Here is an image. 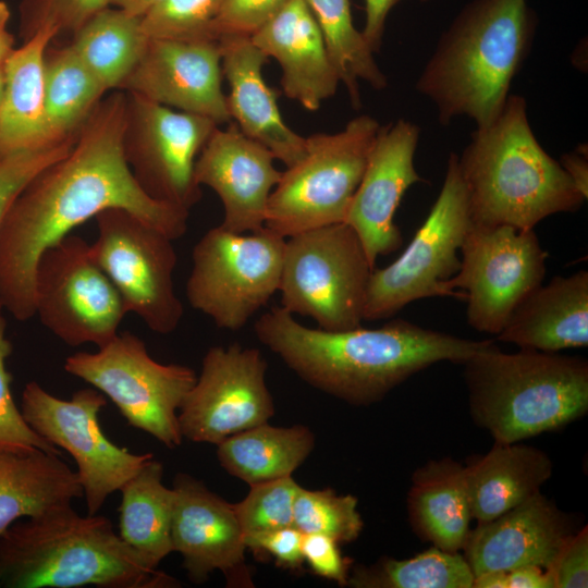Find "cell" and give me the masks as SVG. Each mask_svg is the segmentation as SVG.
Returning a JSON list of instances; mask_svg holds the SVG:
<instances>
[{
  "label": "cell",
  "instance_id": "cell-13",
  "mask_svg": "<svg viewBox=\"0 0 588 588\" xmlns=\"http://www.w3.org/2000/svg\"><path fill=\"white\" fill-rule=\"evenodd\" d=\"M34 305L41 323L70 346L91 343L102 347L118 335L127 314L90 244L71 234L41 255Z\"/></svg>",
  "mask_w": 588,
  "mask_h": 588
},
{
  "label": "cell",
  "instance_id": "cell-41",
  "mask_svg": "<svg viewBox=\"0 0 588 588\" xmlns=\"http://www.w3.org/2000/svg\"><path fill=\"white\" fill-rule=\"evenodd\" d=\"M76 137L0 158V225L13 200L25 185L46 167L65 156L75 144Z\"/></svg>",
  "mask_w": 588,
  "mask_h": 588
},
{
  "label": "cell",
  "instance_id": "cell-48",
  "mask_svg": "<svg viewBox=\"0 0 588 588\" xmlns=\"http://www.w3.org/2000/svg\"><path fill=\"white\" fill-rule=\"evenodd\" d=\"M576 188L587 199L588 196V162L584 150L565 154L560 161Z\"/></svg>",
  "mask_w": 588,
  "mask_h": 588
},
{
  "label": "cell",
  "instance_id": "cell-39",
  "mask_svg": "<svg viewBox=\"0 0 588 588\" xmlns=\"http://www.w3.org/2000/svg\"><path fill=\"white\" fill-rule=\"evenodd\" d=\"M12 350V344L7 336V320L0 308V449L41 450L61 455L60 449L40 437L26 422L14 402L11 391L12 375L7 368Z\"/></svg>",
  "mask_w": 588,
  "mask_h": 588
},
{
  "label": "cell",
  "instance_id": "cell-35",
  "mask_svg": "<svg viewBox=\"0 0 588 588\" xmlns=\"http://www.w3.org/2000/svg\"><path fill=\"white\" fill-rule=\"evenodd\" d=\"M474 574L464 555L432 546L406 560L381 558L354 566L347 585L355 588H473Z\"/></svg>",
  "mask_w": 588,
  "mask_h": 588
},
{
  "label": "cell",
  "instance_id": "cell-52",
  "mask_svg": "<svg viewBox=\"0 0 588 588\" xmlns=\"http://www.w3.org/2000/svg\"><path fill=\"white\" fill-rule=\"evenodd\" d=\"M2 586H3V571H2L1 561H0V587Z\"/></svg>",
  "mask_w": 588,
  "mask_h": 588
},
{
  "label": "cell",
  "instance_id": "cell-30",
  "mask_svg": "<svg viewBox=\"0 0 588 588\" xmlns=\"http://www.w3.org/2000/svg\"><path fill=\"white\" fill-rule=\"evenodd\" d=\"M162 478L163 465L152 457L120 489L119 536L150 568L173 552L174 491Z\"/></svg>",
  "mask_w": 588,
  "mask_h": 588
},
{
  "label": "cell",
  "instance_id": "cell-18",
  "mask_svg": "<svg viewBox=\"0 0 588 588\" xmlns=\"http://www.w3.org/2000/svg\"><path fill=\"white\" fill-rule=\"evenodd\" d=\"M172 488V548L182 555V567L189 580L200 585L213 571H220L228 586L253 587L245 563L244 535L233 504L184 473L175 476Z\"/></svg>",
  "mask_w": 588,
  "mask_h": 588
},
{
  "label": "cell",
  "instance_id": "cell-8",
  "mask_svg": "<svg viewBox=\"0 0 588 588\" xmlns=\"http://www.w3.org/2000/svg\"><path fill=\"white\" fill-rule=\"evenodd\" d=\"M370 265L357 233L339 222L285 240L280 306L310 317L318 328L344 331L362 327Z\"/></svg>",
  "mask_w": 588,
  "mask_h": 588
},
{
  "label": "cell",
  "instance_id": "cell-7",
  "mask_svg": "<svg viewBox=\"0 0 588 588\" xmlns=\"http://www.w3.org/2000/svg\"><path fill=\"white\" fill-rule=\"evenodd\" d=\"M380 127L363 114L340 132L306 137L305 155L286 167L269 196L265 226L287 238L344 222Z\"/></svg>",
  "mask_w": 588,
  "mask_h": 588
},
{
  "label": "cell",
  "instance_id": "cell-17",
  "mask_svg": "<svg viewBox=\"0 0 588 588\" xmlns=\"http://www.w3.org/2000/svg\"><path fill=\"white\" fill-rule=\"evenodd\" d=\"M261 352L237 343L210 347L179 409L183 438L218 445L228 437L268 422L274 404Z\"/></svg>",
  "mask_w": 588,
  "mask_h": 588
},
{
  "label": "cell",
  "instance_id": "cell-11",
  "mask_svg": "<svg viewBox=\"0 0 588 588\" xmlns=\"http://www.w3.org/2000/svg\"><path fill=\"white\" fill-rule=\"evenodd\" d=\"M470 226L467 193L452 152L439 196L412 242L392 264L372 270L364 320L388 319L417 299L451 296L446 282L460 269L457 253Z\"/></svg>",
  "mask_w": 588,
  "mask_h": 588
},
{
  "label": "cell",
  "instance_id": "cell-51",
  "mask_svg": "<svg viewBox=\"0 0 588 588\" xmlns=\"http://www.w3.org/2000/svg\"><path fill=\"white\" fill-rule=\"evenodd\" d=\"M3 66V65H2ZM0 66V108H1V101H2V95H3V69ZM3 157L0 152V158Z\"/></svg>",
  "mask_w": 588,
  "mask_h": 588
},
{
  "label": "cell",
  "instance_id": "cell-49",
  "mask_svg": "<svg viewBox=\"0 0 588 588\" xmlns=\"http://www.w3.org/2000/svg\"><path fill=\"white\" fill-rule=\"evenodd\" d=\"M10 10L4 1L0 0V66L3 65L14 48V36L9 32L8 24Z\"/></svg>",
  "mask_w": 588,
  "mask_h": 588
},
{
  "label": "cell",
  "instance_id": "cell-16",
  "mask_svg": "<svg viewBox=\"0 0 588 588\" xmlns=\"http://www.w3.org/2000/svg\"><path fill=\"white\" fill-rule=\"evenodd\" d=\"M125 93L123 147L133 175L154 199L189 212L201 197L195 163L218 124Z\"/></svg>",
  "mask_w": 588,
  "mask_h": 588
},
{
  "label": "cell",
  "instance_id": "cell-1",
  "mask_svg": "<svg viewBox=\"0 0 588 588\" xmlns=\"http://www.w3.org/2000/svg\"><path fill=\"white\" fill-rule=\"evenodd\" d=\"M126 93L102 98L72 149L34 176L0 225V308L19 321L35 316L34 283L41 255L103 210H126L173 241L189 212L150 197L124 156Z\"/></svg>",
  "mask_w": 588,
  "mask_h": 588
},
{
  "label": "cell",
  "instance_id": "cell-32",
  "mask_svg": "<svg viewBox=\"0 0 588 588\" xmlns=\"http://www.w3.org/2000/svg\"><path fill=\"white\" fill-rule=\"evenodd\" d=\"M148 41L140 17L108 7L73 34L70 46L107 91L120 89Z\"/></svg>",
  "mask_w": 588,
  "mask_h": 588
},
{
  "label": "cell",
  "instance_id": "cell-47",
  "mask_svg": "<svg viewBox=\"0 0 588 588\" xmlns=\"http://www.w3.org/2000/svg\"><path fill=\"white\" fill-rule=\"evenodd\" d=\"M402 0H365V26L362 30L364 38L373 52L379 51L390 11ZM427 2L430 0H418Z\"/></svg>",
  "mask_w": 588,
  "mask_h": 588
},
{
  "label": "cell",
  "instance_id": "cell-12",
  "mask_svg": "<svg viewBox=\"0 0 588 588\" xmlns=\"http://www.w3.org/2000/svg\"><path fill=\"white\" fill-rule=\"evenodd\" d=\"M460 250V269L446 282L448 291L466 301L471 328L498 335L518 305L541 285L548 253L534 230L473 223Z\"/></svg>",
  "mask_w": 588,
  "mask_h": 588
},
{
  "label": "cell",
  "instance_id": "cell-14",
  "mask_svg": "<svg viewBox=\"0 0 588 588\" xmlns=\"http://www.w3.org/2000/svg\"><path fill=\"white\" fill-rule=\"evenodd\" d=\"M107 397L95 388L74 392L69 400L52 395L36 381L27 382L21 397L26 422L45 440L66 451L76 463V475L87 513L97 514L107 498L150 458L110 441L99 424Z\"/></svg>",
  "mask_w": 588,
  "mask_h": 588
},
{
  "label": "cell",
  "instance_id": "cell-6",
  "mask_svg": "<svg viewBox=\"0 0 588 588\" xmlns=\"http://www.w3.org/2000/svg\"><path fill=\"white\" fill-rule=\"evenodd\" d=\"M463 365L470 416L495 442L560 429L588 411V363L581 357L503 353L492 342Z\"/></svg>",
  "mask_w": 588,
  "mask_h": 588
},
{
  "label": "cell",
  "instance_id": "cell-25",
  "mask_svg": "<svg viewBox=\"0 0 588 588\" xmlns=\"http://www.w3.org/2000/svg\"><path fill=\"white\" fill-rule=\"evenodd\" d=\"M497 340L558 353L588 345V272L556 275L514 310Z\"/></svg>",
  "mask_w": 588,
  "mask_h": 588
},
{
  "label": "cell",
  "instance_id": "cell-5",
  "mask_svg": "<svg viewBox=\"0 0 588 588\" xmlns=\"http://www.w3.org/2000/svg\"><path fill=\"white\" fill-rule=\"evenodd\" d=\"M3 586L10 588H166L177 581L150 568L110 519L72 504L13 523L0 535Z\"/></svg>",
  "mask_w": 588,
  "mask_h": 588
},
{
  "label": "cell",
  "instance_id": "cell-50",
  "mask_svg": "<svg viewBox=\"0 0 588 588\" xmlns=\"http://www.w3.org/2000/svg\"><path fill=\"white\" fill-rule=\"evenodd\" d=\"M160 0H111V5L137 17L145 15Z\"/></svg>",
  "mask_w": 588,
  "mask_h": 588
},
{
  "label": "cell",
  "instance_id": "cell-24",
  "mask_svg": "<svg viewBox=\"0 0 588 588\" xmlns=\"http://www.w3.org/2000/svg\"><path fill=\"white\" fill-rule=\"evenodd\" d=\"M250 39L279 62L283 93L306 110H318L335 94L339 76L304 0H289Z\"/></svg>",
  "mask_w": 588,
  "mask_h": 588
},
{
  "label": "cell",
  "instance_id": "cell-29",
  "mask_svg": "<svg viewBox=\"0 0 588 588\" xmlns=\"http://www.w3.org/2000/svg\"><path fill=\"white\" fill-rule=\"evenodd\" d=\"M82 497L76 471L61 455L0 449V535L19 519Z\"/></svg>",
  "mask_w": 588,
  "mask_h": 588
},
{
  "label": "cell",
  "instance_id": "cell-40",
  "mask_svg": "<svg viewBox=\"0 0 588 588\" xmlns=\"http://www.w3.org/2000/svg\"><path fill=\"white\" fill-rule=\"evenodd\" d=\"M109 5L111 0H24L21 4V35L26 40L42 26H50L58 34H74Z\"/></svg>",
  "mask_w": 588,
  "mask_h": 588
},
{
  "label": "cell",
  "instance_id": "cell-15",
  "mask_svg": "<svg viewBox=\"0 0 588 588\" xmlns=\"http://www.w3.org/2000/svg\"><path fill=\"white\" fill-rule=\"evenodd\" d=\"M95 220L93 254L120 293L126 311L156 333L173 332L184 313L174 289L177 257L173 240L123 209L103 210Z\"/></svg>",
  "mask_w": 588,
  "mask_h": 588
},
{
  "label": "cell",
  "instance_id": "cell-26",
  "mask_svg": "<svg viewBox=\"0 0 588 588\" xmlns=\"http://www.w3.org/2000/svg\"><path fill=\"white\" fill-rule=\"evenodd\" d=\"M57 35L50 26L38 28L3 63L2 156L53 145L48 140L45 122V57Z\"/></svg>",
  "mask_w": 588,
  "mask_h": 588
},
{
  "label": "cell",
  "instance_id": "cell-3",
  "mask_svg": "<svg viewBox=\"0 0 588 588\" xmlns=\"http://www.w3.org/2000/svg\"><path fill=\"white\" fill-rule=\"evenodd\" d=\"M536 14L527 0H471L440 37L416 83L448 125L465 115L492 123L532 41Z\"/></svg>",
  "mask_w": 588,
  "mask_h": 588
},
{
  "label": "cell",
  "instance_id": "cell-31",
  "mask_svg": "<svg viewBox=\"0 0 588 588\" xmlns=\"http://www.w3.org/2000/svg\"><path fill=\"white\" fill-rule=\"evenodd\" d=\"M220 465L249 486L292 476L315 446V436L303 425L275 427L268 422L221 441Z\"/></svg>",
  "mask_w": 588,
  "mask_h": 588
},
{
  "label": "cell",
  "instance_id": "cell-37",
  "mask_svg": "<svg viewBox=\"0 0 588 588\" xmlns=\"http://www.w3.org/2000/svg\"><path fill=\"white\" fill-rule=\"evenodd\" d=\"M249 492L233 504L247 538L293 526L294 501L299 485L292 476L249 486Z\"/></svg>",
  "mask_w": 588,
  "mask_h": 588
},
{
  "label": "cell",
  "instance_id": "cell-21",
  "mask_svg": "<svg viewBox=\"0 0 588 588\" xmlns=\"http://www.w3.org/2000/svg\"><path fill=\"white\" fill-rule=\"evenodd\" d=\"M274 156L235 123L213 130L195 163V180L210 187L223 207L222 228L253 233L265 226L269 196L281 173Z\"/></svg>",
  "mask_w": 588,
  "mask_h": 588
},
{
  "label": "cell",
  "instance_id": "cell-38",
  "mask_svg": "<svg viewBox=\"0 0 588 588\" xmlns=\"http://www.w3.org/2000/svg\"><path fill=\"white\" fill-rule=\"evenodd\" d=\"M222 0H160L140 17L149 38L215 39L212 25Z\"/></svg>",
  "mask_w": 588,
  "mask_h": 588
},
{
  "label": "cell",
  "instance_id": "cell-36",
  "mask_svg": "<svg viewBox=\"0 0 588 588\" xmlns=\"http://www.w3.org/2000/svg\"><path fill=\"white\" fill-rule=\"evenodd\" d=\"M358 500L336 494L332 489L308 490L299 487L293 512V526L302 534H320L338 543L355 541L364 527Z\"/></svg>",
  "mask_w": 588,
  "mask_h": 588
},
{
  "label": "cell",
  "instance_id": "cell-2",
  "mask_svg": "<svg viewBox=\"0 0 588 588\" xmlns=\"http://www.w3.org/2000/svg\"><path fill=\"white\" fill-rule=\"evenodd\" d=\"M265 346L309 385L353 405L381 401L413 375L440 362L464 364L493 341H474L404 319L379 328H309L281 306L254 324Z\"/></svg>",
  "mask_w": 588,
  "mask_h": 588
},
{
  "label": "cell",
  "instance_id": "cell-44",
  "mask_svg": "<svg viewBox=\"0 0 588 588\" xmlns=\"http://www.w3.org/2000/svg\"><path fill=\"white\" fill-rule=\"evenodd\" d=\"M338 544L335 540L324 535L303 534L302 554L304 562L315 575L346 586L351 560L341 554Z\"/></svg>",
  "mask_w": 588,
  "mask_h": 588
},
{
  "label": "cell",
  "instance_id": "cell-10",
  "mask_svg": "<svg viewBox=\"0 0 588 588\" xmlns=\"http://www.w3.org/2000/svg\"><path fill=\"white\" fill-rule=\"evenodd\" d=\"M64 370L100 391L133 428L169 449L181 445L177 412L196 381L192 368L155 360L143 340L125 331L97 352L72 354Z\"/></svg>",
  "mask_w": 588,
  "mask_h": 588
},
{
  "label": "cell",
  "instance_id": "cell-28",
  "mask_svg": "<svg viewBox=\"0 0 588 588\" xmlns=\"http://www.w3.org/2000/svg\"><path fill=\"white\" fill-rule=\"evenodd\" d=\"M407 510L411 526L422 540L449 552L463 549L473 519L464 465L442 458L417 468Z\"/></svg>",
  "mask_w": 588,
  "mask_h": 588
},
{
  "label": "cell",
  "instance_id": "cell-43",
  "mask_svg": "<svg viewBox=\"0 0 588 588\" xmlns=\"http://www.w3.org/2000/svg\"><path fill=\"white\" fill-rule=\"evenodd\" d=\"M553 588L588 587V530L572 534L547 569Z\"/></svg>",
  "mask_w": 588,
  "mask_h": 588
},
{
  "label": "cell",
  "instance_id": "cell-20",
  "mask_svg": "<svg viewBox=\"0 0 588 588\" xmlns=\"http://www.w3.org/2000/svg\"><path fill=\"white\" fill-rule=\"evenodd\" d=\"M419 127L400 119L381 126L344 222L354 229L370 265L403 243L394 216L405 192L422 179L414 167Z\"/></svg>",
  "mask_w": 588,
  "mask_h": 588
},
{
  "label": "cell",
  "instance_id": "cell-9",
  "mask_svg": "<svg viewBox=\"0 0 588 588\" xmlns=\"http://www.w3.org/2000/svg\"><path fill=\"white\" fill-rule=\"evenodd\" d=\"M285 240L266 226L253 233L209 229L192 252L189 305L220 329L241 330L279 291Z\"/></svg>",
  "mask_w": 588,
  "mask_h": 588
},
{
  "label": "cell",
  "instance_id": "cell-23",
  "mask_svg": "<svg viewBox=\"0 0 588 588\" xmlns=\"http://www.w3.org/2000/svg\"><path fill=\"white\" fill-rule=\"evenodd\" d=\"M219 44L222 75L230 87L226 106L231 119L285 167L296 163L305 155L306 137L285 124L278 94L264 79L262 68L269 58L248 36H222Z\"/></svg>",
  "mask_w": 588,
  "mask_h": 588
},
{
  "label": "cell",
  "instance_id": "cell-19",
  "mask_svg": "<svg viewBox=\"0 0 588 588\" xmlns=\"http://www.w3.org/2000/svg\"><path fill=\"white\" fill-rule=\"evenodd\" d=\"M221 83L219 40L149 38L119 90L206 117L219 125L231 120Z\"/></svg>",
  "mask_w": 588,
  "mask_h": 588
},
{
  "label": "cell",
  "instance_id": "cell-4",
  "mask_svg": "<svg viewBox=\"0 0 588 588\" xmlns=\"http://www.w3.org/2000/svg\"><path fill=\"white\" fill-rule=\"evenodd\" d=\"M457 164L475 225L534 230L586 200L536 139L520 96L509 95L497 119L477 127Z\"/></svg>",
  "mask_w": 588,
  "mask_h": 588
},
{
  "label": "cell",
  "instance_id": "cell-33",
  "mask_svg": "<svg viewBox=\"0 0 588 588\" xmlns=\"http://www.w3.org/2000/svg\"><path fill=\"white\" fill-rule=\"evenodd\" d=\"M106 89L70 45L45 57V122L50 144L75 137Z\"/></svg>",
  "mask_w": 588,
  "mask_h": 588
},
{
  "label": "cell",
  "instance_id": "cell-42",
  "mask_svg": "<svg viewBox=\"0 0 588 588\" xmlns=\"http://www.w3.org/2000/svg\"><path fill=\"white\" fill-rule=\"evenodd\" d=\"M289 0H222L212 25V34L219 40L222 36L250 37Z\"/></svg>",
  "mask_w": 588,
  "mask_h": 588
},
{
  "label": "cell",
  "instance_id": "cell-22",
  "mask_svg": "<svg viewBox=\"0 0 588 588\" xmlns=\"http://www.w3.org/2000/svg\"><path fill=\"white\" fill-rule=\"evenodd\" d=\"M568 516L538 492L520 504L478 523L464 544L474 577L522 566L548 569L574 534Z\"/></svg>",
  "mask_w": 588,
  "mask_h": 588
},
{
  "label": "cell",
  "instance_id": "cell-45",
  "mask_svg": "<svg viewBox=\"0 0 588 588\" xmlns=\"http://www.w3.org/2000/svg\"><path fill=\"white\" fill-rule=\"evenodd\" d=\"M302 539L303 534L294 526H289L247 538L245 546L256 554L273 558L280 567L297 571L304 563Z\"/></svg>",
  "mask_w": 588,
  "mask_h": 588
},
{
  "label": "cell",
  "instance_id": "cell-46",
  "mask_svg": "<svg viewBox=\"0 0 588 588\" xmlns=\"http://www.w3.org/2000/svg\"><path fill=\"white\" fill-rule=\"evenodd\" d=\"M473 588H553L549 573L538 566H522L474 577Z\"/></svg>",
  "mask_w": 588,
  "mask_h": 588
},
{
  "label": "cell",
  "instance_id": "cell-27",
  "mask_svg": "<svg viewBox=\"0 0 588 588\" xmlns=\"http://www.w3.org/2000/svg\"><path fill=\"white\" fill-rule=\"evenodd\" d=\"M465 478L471 518L489 522L540 492L552 475L543 451L519 442H495L467 462Z\"/></svg>",
  "mask_w": 588,
  "mask_h": 588
},
{
  "label": "cell",
  "instance_id": "cell-34",
  "mask_svg": "<svg viewBox=\"0 0 588 588\" xmlns=\"http://www.w3.org/2000/svg\"><path fill=\"white\" fill-rule=\"evenodd\" d=\"M324 41L330 61L344 84L355 109L360 107L358 82L383 89L387 78L379 69L373 51L353 23L350 0H304Z\"/></svg>",
  "mask_w": 588,
  "mask_h": 588
}]
</instances>
